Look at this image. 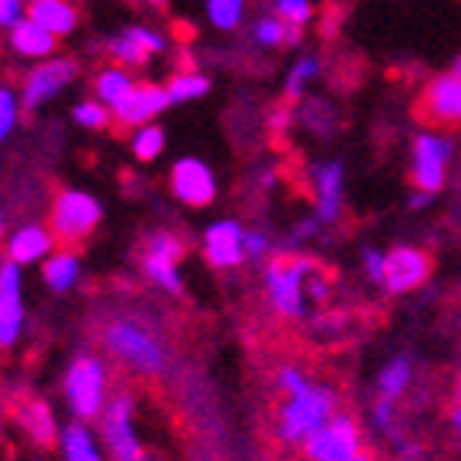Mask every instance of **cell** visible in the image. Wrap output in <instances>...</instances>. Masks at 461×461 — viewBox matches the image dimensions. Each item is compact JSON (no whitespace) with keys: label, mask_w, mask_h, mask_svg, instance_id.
I'll list each match as a JSON object with an SVG mask.
<instances>
[{"label":"cell","mask_w":461,"mask_h":461,"mask_svg":"<svg viewBox=\"0 0 461 461\" xmlns=\"http://www.w3.org/2000/svg\"><path fill=\"white\" fill-rule=\"evenodd\" d=\"M171 107V97L165 91V85L158 81H136L126 100L113 110V123L123 126V130H139L146 123H158V116Z\"/></svg>","instance_id":"9a60e30c"},{"label":"cell","mask_w":461,"mask_h":461,"mask_svg":"<svg viewBox=\"0 0 461 461\" xmlns=\"http://www.w3.org/2000/svg\"><path fill=\"white\" fill-rule=\"evenodd\" d=\"M59 249V239L52 236L49 223H23L10 230L7 242H4V252H7V262L20 265V268H30V265H42L49 255Z\"/></svg>","instance_id":"d6986e66"},{"label":"cell","mask_w":461,"mask_h":461,"mask_svg":"<svg viewBox=\"0 0 461 461\" xmlns=\"http://www.w3.org/2000/svg\"><path fill=\"white\" fill-rule=\"evenodd\" d=\"M100 346L120 368L136 377H158L168 368V339L162 330L139 313H116L100 326Z\"/></svg>","instance_id":"7a4b0ae2"},{"label":"cell","mask_w":461,"mask_h":461,"mask_svg":"<svg viewBox=\"0 0 461 461\" xmlns=\"http://www.w3.org/2000/svg\"><path fill=\"white\" fill-rule=\"evenodd\" d=\"M146 4H152V7H165L168 0H146Z\"/></svg>","instance_id":"7bdbcfd3"},{"label":"cell","mask_w":461,"mask_h":461,"mask_svg":"<svg viewBox=\"0 0 461 461\" xmlns=\"http://www.w3.org/2000/svg\"><path fill=\"white\" fill-rule=\"evenodd\" d=\"M452 158V142L436 132H420L413 139V165H410V185L420 194H436L446 185V168Z\"/></svg>","instance_id":"4fadbf2b"},{"label":"cell","mask_w":461,"mask_h":461,"mask_svg":"<svg viewBox=\"0 0 461 461\" xmlns=\"http://www.w3.org/2000/svg\"><path fill=\"white\" fill-rule=\"evenodd\" d=\"M271 252H275V242H271L268 232H265V230H249V236H246V255H249V258L262 262V258H268Z\"/></svg>","instance_id":"d590c367"},{"label":"cell","mask_w":461,"mask_h":461,"mask_svg":"<svg viewBox=\"0 0 461 461\" xmlns=\"http://www.w3.org/2000/svg\"><path fill=\"white\" fill-rule=\"evenodd\" d=\"M307 297L316 300V303H326V300H330V281L313 271V275H310V281H307Z\"/></svg>","instance_id":"74e56055"},{"label":"cell","mask_w":461,"mask_h":461,"mask_svg":"<svg viewBox=\"0 0 461 461\" xmlns=\"http://www.w3.org/2000/svg\"><path fill=\"white\" fill-rule=\"evenodd\" d=\"M26 7H30V0H0V30L10 32L16 23H23Z\"/></svg>","instance_id":"e575fe53"},{"label":"cell","mask_w":461,"mask_h":461,"mask_svg":"<svg viewBox=\"0 0 461 461\" xmlns=\"http://www.w3.org/2000/svg\"><path fill=\"white\" fill-rule=\"evenodd\" d=\"M316 265L307 255H275L265 265V297L281 320H303L307 316V281Z\"/></svg>","instance_id":"277c9868"},{"label":"cell","mask_w":461,"mask_h":461,"mask_svg":"<svg viewBox=\"0 0 461 461\" xmlns=\"http://www.w3.org/2000/svg\"><path fill=\"white\" fill-rule=\"evenodd\" d=\"M97 436L104 442L107 461H155V455L142 442L139 413L132 393H113L107 410L97 420Z\"/></svg>","instance_id":"5b68a950"},{"label":"cell","mask_w":461,"mask_h":461,"mask_svg":"<svg viewBox=\"0 0 461 461\" xmlns=\"http://www.w3.org/2000/svg\"><path fill=\"white\" fill-rule=\"evenodd\" d=\"M10 226H7V213H4V207H0V246H4V242H7V236H10Z\"/></svg>","instance_id":"f35d334b"},{"label":"cell","mask_w":461,"mask_h":461,"mask_svg":"<svg viewBox=\"0 0 461 461\" xmlns=\"http://www.w3.org/2000/svg\"><path fill=\"white\" fill-rule=\"evenodd\" d=\"M348 461H381V458H377V455L371 452V448H365V452H358L355 458H348Z\"/></svg>","instance_id":"60d3db41"},{"label":"cell","mask_w":461,"mask_h":461,"mask_svg":"<svg viewBox=\"0 0 461 461\" xmlns=\"http://www.w3.org/2000/svg\"><path fill=\"white\" fill-rule=\"evenodd\" d=\"M185 239L171 230H155L142 242V255H139V265H142V275L152 287L158 291L177 294L185 291V277H181V262H185Z\"/></svg>","instance_id":"52a82bcc"},{"label":"cell","mask_w":461,"mask_h":461,"mask_svg":"<svg viewBox=\"0 0 461 461\" xmlns=\"http://www.w3.org/2000/svg\"><path fill=\"white\" fill-rule=\"evenodd\" d=\"M104 220V203L85 187H62L49 207V230L59 239V246L77 249L97 232Z\"/></svg>","instance_id":"8992f818"},{"label":"cell","mask_w":461,"mask_h":461,"mask_svg":"<svg viewBox=\"0 0 461 461\" xmlns=\"http://www.w3.org/2000/svg\"><path fill=\"white\" fill-rule=\"evenodd\" d=\"M71 120H75V126H81V130H87V132H104L113 126V110L104 107L100 100L87 97V100H77L75 104Z\"/></svg>","instance_id":"1f68e13d"},{"label":"cell","mask_w":461,"mask_h":461,"mask_svg":"<svg viewBox=\"0 0 461 461\" xmlns=\"http://www.w3.org/2000/svg\"><path fill=\"white\" fill-rule=\"evenodd\" d=\"M59 452H62L65 461H107L100 436L91 429V423H81V420H71L68 426H62Z\"/></svg>","instance_id":"7402d4cb"},{"label":"cell","mask_w":461,"mask_h":461,"mask_svg":"<svg viewBox=\"0 0 461 461\" xmlns=\"http://www.w3.org/2000/svg\"><path fill=\"white\" fill-rule=\"evenodd\" d=\"M20 113H23L20 91H14L10 85H0V146H4V142L16 132V126H20Z\"/></svg>","instance_id":"836d02e7"},{"label":"cell","mask_w":461,"mask_h":461,"mask_svg":"<svg viewBox=\"0 0 461 461\" xmlns=\"http://www.w3.org/2000/svg\"><path fill=\"white\" fill-rule=\"evenodd\" d=\"M275 387L281 393V403L275 410L271 432H275L277 446L291 448V452H300L316 429H323L332 416L342 413L336 387L310 377L297 365H281L275 375Z\"/></svg>","instance_id":"6da1fadb"},{"label":"cell","mask_w":461,"mask_h":461,"mask_svg":"<svg viewBox=\"0 0 461 461\" xmlns=\"http://www.w3.org/2000/svg\"><path fill=\"white\" fill-rule=\"evenodd\" d=\"M132 87H136V77H132V71L123 68V65L110 62V65H104V68H97V75H94V100H100V104L110 110L120 107Z\"/></svg>","instance_id":"d4e9b609"},{"label":"cell","mask_w":461,"mask_h":461,"mask_svg":"<svg viewBox=\"0 0 461 461\" xmlns=\"http://www.w3.org/2000/svg\"><path fill=\"white\" fill-rule=\"evenodd\" d=\"M16 420L23 426L26 436L36 442V446H59V420H55V410L49 407L46 400H26L23 407L16 410Z\"/></svg>","instance_id":"cb8c5ba5"},{"label":"cell","mask_w":461,"mask_h":461,"mask_svg":"<svg viewBox=\"0 0 461 461\" xmlns=\"http://www.w3.org/2000/svg\"><path fill=\"white\" fill-rule=\"evenodd\" d=\"M26 326L23 300V268L14 262H0V348H14Z\"/></svg>","instance_id":"5bb4252c"},{"label":"cell","mask_w":461,"mask_h":461,"mask_svg":"<svg viewBox=\"0 0 461 461\" xmlns=\"http://www.w3.org/2000/svg\"><path fill=\"white\" fill-rule=\"evenodd\" d=\"M432 271V258L416 246H397L384 252V291L387 294H410L423 285Z\"/></svg>","instance_id":"e0dca14e"},{"label":"cell","mask_w":461,"mask_h":461,"mask_svg":"<svg viewBox=\"0 0 461 461\" xmlns=\"http://www.w3.org/2000/svg\"><path fill=\"white\" fill-rule=\"evenodd\" d=\"M455 397H458V403H461V371H458V377H455Z\"/></svg>","instance_id":"b9f144b4"},{"label":"cell","mask_w":461,"mask_h":461,"mask_svg":"<svg viewBox=\"0 0 461 461\" xmlns=\"http://www.w3.org/2000/svg\"><path fill=\"white\" fill-rule=\"evenodd\" d=\"M403 461H420V458H413V455H403Z\"/></svg>","instance_id":"f6af8a7d"},{"label":"cell","mask_w":461,"mask_h":461,"mask_svg":"<svg viewBox=\"0 0 461 461\" xmlns=\"http://www.w3.org/2000/svg\"><path fill=\"white\" fill-rule=\"evenodd\" d=\"M200 14H203L210 30L236 32L239 26L246 23L249 0H200Z\"/></svg>","instance_id":"4316f807"},{"label":"cell","mask_w":461,"mask_h":461,"mask_svg":"<svg viewBox=\"0 0 461 461\" xmlns=\"http://www.w3.org/2000/svg\"><path fill=\"white\" fill-rule=\"evenodd\" d=\"M320 71H323V62L316 59V55H300L297 62L287 68V75H285V100L287 104H297V100H303L307 97V91H310V85H313L316 77H320Z\"/></svg>","instance_id":"f546056e"},{"label":"cell","mask_w":461,"mask_h":461,"mask_svg":"<svg viewBox=\"0 0 461 461\" xmlns=\"http://www.w3.org/2000/svg\"><path fill=\"white\" fill-rule=\"evenodd\" d=\"M246 236H249V230L239 223L236 216H220V220L207 223L203 226V236H200V255H203V262L216 271L239 268L242 262H249Z\"/></svg>","instance_id":"8fae6325"},{"label":"cell","mask_w":461,"mask_h":461,"mask_svg":"<svg viewBox=\"0 0 461 461\" xmlns=\"http://www.w3.org/2000/svg\"><path fill=\"white\" fill-rule=\"evenodd\" d=\"M271 14L277 20H285L287 26H297V30H307L310 20L316 16L313 0H271Z\"/></svg>","instance_id":"d6a6232c"},{"label":"cell","mask_w":461,"mask_h":461,"mask_svg":"<svg viewBox=\"0 0 461 461\" xmlns=\"http://www.w3.org/2000/svg\"><path fill=\"white\" fill-rule=\"evenodd\" d=\"M77 81V62L68 55H52L46 62L32 65L20 87V104L23 110H39L52 104L59 94H65Z\"/></svg>","instance_id":"9c48e42d"},{"label":"cell","mask_w":461,"mask_h":461,"mask_svg":"<svg viewBox=\"0 0 461 461\" xmlns=\"http://www.w3.org/2000/svg\"><path fill=\"white\" fill-rule=\"evenodd\" d=\"M26 16L59 39L71 36V32L77 30V20H81V16H77V7L71 4V0H30Z\"/></svg>","instance_id":"603a6c76"},{"label":"cell","mask_w":461,"mask_h":461,"mask_svg":"<svg viewBox=\"0 0 461 461\" xmlns=\"http://www.w3.org/2000/svg\"><path fill=\"white\" fill-rule=\"evenodd\" d=\"M168 152V132L162 123H146L130 132V155L139 165H152Z\"/></svg>","instance_id":"83f0119b"},{"label":"cell","mask_w":461,"mask_h":461,"mask_svg":"<svg viewBox=\"0 0 461 461\" xmlns=\"http://www.w3.org/2000/svg\"><path fill=\"white\" fill-rule=\"evenodd\" d=\"M210 87H213V81L197 68H181L165 81V91H168V97H171V107H177V104H194V100L207 97Z\"/></svg>","instance_id":"f1b7e54d"},{"label":"cell","mask_w":461,"mask_h":461,"mask_svg":"<svg viewBox=\"0 0 461 461\" xmlns=\"http://www.w3.org/2000/svg\"><path fill=\"white\" fill-rule=\"evenodd\" d=\"M452 426H455V436L461 438V403H455L452 407Z\"/></svg>","instance_id":"ab89813d"},{"label":"cell","mask_w":461,"mask_h":461,"mask_svg":"<svg viewBox=\"0 0 461 461\" xmlns=\"http://www.w3.org/2000/svg\"><path fill=\"white\" fill-rule=\"evenodd\" d=\"M365 275H368L375 285H384V252H377V249L365 252Z\"/></svg>","instance_id":"8d00e7d4"},{"label":"cell","mask_w":461,"mask_h":461,"mask_svg":"<svg viewBox=\"0 0 461 461\" xmlns=\"http://www.w3.org/2000/svg\"><path fill=\"white\" fill-rule=\"evenodd\" d=\"M7 42L16 59L39 65V62H46V59H52V55H59V42H62V39L52 36V32L42 30V26L32 23L30 16H26L23 23H16L14 30L7 32Z\"/></svg>","instance_id":"ffe728a7"},{"label":"cell","mask_w":461,"mask_h":461,"mask_svg":"<svg viewBox=\"0 0 461 461\" xmlns=\"http://www.w3.org/2000/svg\"><path fill=\"white\" fill-rule=\"evenodd\" d=\"M346 207V165L323 162L313 168V220L320 226L339 223Z\"/></svg>","instance_id":"ac0fdd59"},{"label":"cell","mask_w":461,"mask_h":461,"mask_svg":"<svg viewBox=\"0 0 461 461\" xmlns=\"http://www.w3.org/2000/svg\"><path fill=\"white\" fill-rule=\"evenodd\" d=\"M62 393L71 410V420L97 423L100 413L107 410L110 397H113L107 358H100V355H94V352L75 355L68 362V368H65Z\"/></svg>","instance_id":"3957f363"},{"label":"cell","mask_w":461,"mask_h":461,"mask_svg":"<svg viewBox=\"0 0 461 461\" xmlns=\"http://www.w3.org/2000/svg\"><path fill=\"white\" fill-rule=\"evenodd\" d=\"M358 452H365V432L358 420L348 413H336L323 429H316L303 442L300 461H348Z\"/></svg>","instance_id":"ba28073f"},{"label":"cell","mask_w":461,"mask_h":461,"mask_svg":"<svg viewBox=\"0 0 461 461\" xmlns=\"http://www.w3.org/2000/svg\"><path fill=\"white\" fill-rule=\"evenodd\" d=\"M42 271V285L52 294H71L81 285V275H85V262H81V252L68 246H59L46 262L39 265Z\"/></svg>","instance_id":"44dd1931"},{"label":"cell","mask_w":461,"mask_h":461,"mask_svg":"<svg viewBox=\"0 0 461 461\" xmlns=\"http://www.w3.org/2000/svg\"><path fill=\"white\" fill-rule=\"evenodd\" d=\"M252 42L262 49H297L303 42V30L287 26L275 14H265L252 23Z\"/></svg>","instance_id":"484cf974"},{"label":"cell","mask_w":461,"mask_h":461,"mask_svg":"<svg viewBox=\"0 0 461 461\" xmlns=\"http://www.w3.org/2000/svg\"><path fill=\"white\" fill-rule=\"evenodd\" d=\"M168 49V36L155 26L132 23L126 30H120L107 42V55L113 65H123V68H146L149 62H155L158 55H165Z\"/></svg>","instance_id":"7c38bea8"},{"label":"cell","mask_w":461,"mask_h":461,"mask_svg":"<svg viewBox=\"0 0 461 461\" xmlns=\"http://www.w3.org/2000/svg\"><path fill=\"white\" fill-rule=\"evenodd\" d=\"M416 113L432 126H458L461 123V77L438 75L423 87L416 100Z\"/></svg>","instance_id":"2e32d148"},{"label":"cell","mask_w":461,"mask_h":461,"mask_svg":"<svg viewBox=\"0 0 461 461\" xmlns=\"http://www.w3.org/2000/svg\"><path fill=\"white\" fill-rule=\"evenodd\" d=\"M168 191L177 203L203 210L220 194V181H216V171L210 168V162H203L197 155H181L168 171Z\"/></svg>","instance_id":"30bf717a"},{"label":"cell","mask_w":461,"mask_h":461,"mask_svg":"<svg viewBox=\"0 0 461 461\" xmlns=\"http://www.w3.org/2000/svg\"><path fill=\"white\" fill-rule=\"evenodd\" d=\"M455 75L461 77V59H458V62H455Z\"/></svg>","instance_id":"ee69618b"},{"label":"cell","mask_w":461,"mask_h":461,"mask_svg":"<svg viewBox=\"0 0 461 461\" xmlns=\"http://www.w3.org/2000/svg\"><path fill=\"white\" fill-rule=\"evenodd\" d=\"M410 381H413V365H410L407 355H397V358L387 362L384 371L377 375V397L400 403V397L410 391Z\"/></svg>","instance_id":"4dcf8cb0"}]
</instances>
